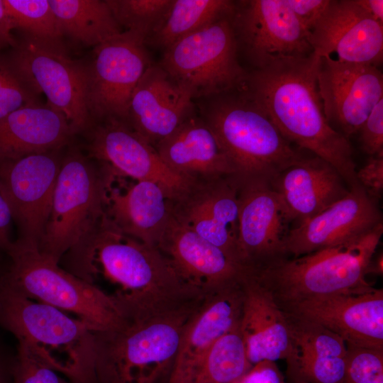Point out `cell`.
<instances>
[{"label": "cell", "instance_id": "obj_31", "mask_svg": "<svg viewBox=\"0 0 383 383\" xmlns=\"http://www.w3.org/2000/svg\"><path fill=\"white\" fill-rule=\"evenodd\" d=\"M234 5L229 0H173L164 21L145 44L165 50L178 40L230 16Z\"/></svg>", "mask_w": 383, "mask_h": 383}, {"label": "cell", "instance_id": "obj_5", "mask_svg": "<svg viewBox=\"0 0 383 383\" xmlns=\"http://www.w3.org/2000/svg\"><path fill=\"white\" fill-rule=\"evenodd\" d=\"M0 318L40 360L73 383H96L95 330L84 321L4 286Z\"/></svg>", "mask_w": 383, "mask_h": 383}, {"label": "cell", "instance_id": "obj_4", "mask_svg": "<svg viewBox=\"0 0 383 383\" xmlns=\"http://www.w3.org/2000/svg\"><path fill=\"white\" fill-rule=\"evenodd\" d=\"M202 299L95 331L96 383H167L185 326Z\"/></svg>", "mask_w": 383, "mask_h": 383}, {"label": "cell", "instance_id": "obj_15", "mask_svg": "<svg viewBox=\"0 0 383 383\" xmlns=\"http://www.w3.org/2000/svg\"><path fill=\"white\" fill-rule=\"evenodd\" d=\"M238 248L244 266L256 269L284 257L292 222L270 182L239 181Z\"/></svg>", "mask_w": 383, "mask_h": 383}, {"label": "cell", "instance_id": "obj_24", "mask_svg": "<svg viewBox=\"0 0 383 383\" xmlns=\"http://www.w3.org/2000/svg\"><path fill=\"white\" fill-rule=\"evenodd\" d=\"M243 304L240 329L249 362H287L292 353L286 315L270 291L249 270L241 282Z\"/></svg>", "mask_w": 383, "mask_h": 383}, {"label": "cell", "instance_id": "obj_45", "mask_svg": "<svg viewBox=\"0 0 383 383\" xmlns=\"http://www.w3.org/2000/svg\"><path fill=\"white\" fill-rule=\"evenodd\" d=\"M367 274H373L382 276L383 273V254L379 253L377 255L372 257L367 268Z\"/></svg>", "mask_w": 383, "mask_h": 383}, {"label": "cell", "instance_id": "obj_6", "mask_svg": "<svg viewBox=\"0 0 383 383\" xmlns=\"http://www.w3.org/2000/svg\"><path fill=\"white\" fill-rule=\"evenodd\" d=\"M382 233L380 223L348 241L292 259L282 257L252 272L279 306L365 290L372 287L366 280L367 272Z\"/></svg>", "mask_w": 383, "mask_h": 383}, {"label": "cell", "instance_id": "obj_14", "mask_svg": "<svg viewBox=\"0 0 383 383\" xmlns=\"http://www.w3.org/2000/svg\"><path fill=\"white\" fill-rule=\"evenodd\" d=\"M317 84L328 123L347 139L383 99L382 73L370 64L320 57Z\"/></svg>", "mask_w": 383, "mask_h": 383}, {"label": "cell", "instance_id": "obj_34", "mask_svg": "<svg viewBox=\"0 0 383 383\" xmlns=\"http://www.w3.org/2000/svg\"><path fill=\"white\" fill-rule=\"evenodd\" d=\"M173 0H106L120 27L142 36L145 41L160 27Z\"/></svg>", "mask_w": 383, "mask_h": 383}, {"label": "cell", "instance_id": "obj_43", "mask_svg": "<svg viewBox=\"0 0 383 383\" xmlns=\"http://www.w3.org/2000/svg\"><path fill=\"white\" fill-rule=\"evenodd\" d=\"M14 27L6 11L4 0H0V50L17 45L11 33Z\"/></svg>", "mask_w": 383, "mask_h": 383}, {"label": "cell", "instance_id": "obj_13", "mask_svg": "<svg viewBox=\"0 0 383 383\" xmlns=\"http://www.w3.org/2000/svg\"><path fill=\"white\" fill-rule=\"evenodd\" d=\"M238 191L234 175L190 179L170 199V211L177 222L244 266L238 248Z\"/></svg>", "mask_w": 383, "mask_h": 383}, {"label": "cell", "instance_id": "obj_22", "mask_svg": "<svg viewBox=\"0 0 383 383\" xmlns=\"http://www.w3.org/2000/svg\"><path fill=\"white\" fill-rule=\"evenodd\" d=\"M193 99L159 65L151 64L132 93L126 121L155 148L193 113Z\"/></svg>", "mask_w": 383, "mask_h": 383}, {"label": "cell", "instance_id": "obj_21", "mask_svg": "<svg viewBox=\"0 0 383 383\" xmlns=\"http://www.w3.org/2000/svg\"><path fill=\"white\" fill-rule=\"evenodd\" d=\"M382 223L377 200L360 184L318 214L290 229L285 253L293 257L352 240Z\"/></svg>", "mask_w": 383, "mask_h": 383}, {"label": "cell", "instance_id": "obj_16", "mask_svg": "<svg viewBox=\"0 0 383 383\" xmlns=\"http://www.w3.org/2000/svg\"><path fill=\"white\" fill-rule=\"evenodd\" d=\"M339 335L346 345L383 350V290L316 297L279 306Z\"/></svg>", "mask_w": 383, "mask_h": 383}, {"label": "cell", "instance_id": "obj_39", "mask_svg": "<svg viewBox=\"0 0 383 383\" xmlns=\"http://www.w3.org/2000/svg\"><path fill=\"white\" fill-rule=\"evenodd\" d=\"M356 178L370 196L379 199L383 189V155L370 156L367 162L356 171Z\"/></svg>", "mask_w": 383, "mask_h": 383}, {"label": "cell", "instance_id": "obj_32", "mask_svg": "<svg viewBox=\"0 0 383 383\" xmlns=\"http://www.w3.org/2000/svg\"><path fill=\"white\" fill-rule=\"evenodd\" d=\"M252 367L239 321L213 343L187 383H236Z\"/></svg>", "mask_w": 383, "mask_h": 383}, {"label": "cell", "instance_id": "obj_35", "mask_svg": "<svg viewBox=\"0 0 383 383\" xmlns=\"http://www.w3.org/2000/svg\"><path fill=\"white\" fill-rule=\"evenodd\" d=\"M40 104L38 95L21 78L8 57L0 55V119L21 108Z\"/></svg>", "mask_w": 383, "mask_h": 383}, {"label": "cell", "instance_id": "obj_30", "mask_svg": "<svg viewBox=\"0 0 383 383\" xmlns=\"http://www.w3.org/2000/svg\"><path fill=\"white\" fill-rule=\"evenodd\" d=\"M49 3L63 35L77 42L95 47L123 32L106 1L49 0Z\"/></svg>", "mask_w": 383, "mask_h": 383}, {"label": "cell", "instance_id": "obj_19", "mask_svg": "<svg viewBox=\"0 0 383 383\" xmlns=\"http://www.w3.org/2000/svg\"><path fill=\"white\" fill-rule=\"evenodd\" d=\"M91 157L108 165L117 175L135 181H151L174 198L189 180L162 162L153 146L123 120L106 118L93 131L89 145Z\"/></svg>", "mask_w": 383, "mask_h": 383}, {"label": "cell", "instance_id": "obj_18", "mask_svg": "<svg viewBox=\"0 0 383 383\" xmlns=\"http://www.w3.org/2000/svg\"><path fill=\"white\" fill-rule=\"evenodd\" d=\"M56 150L0 161V179L8 194L21 238L38 245L50 216L62 161Z\"/></svg>", "mask_w": 383, "mask_h": 383}, {"label": "cell", "instance_id": "obj_9", "mask_svg": "<svg viewBox=\"0 0 383 383\" xmlns=\"http://www.w3.org/2000/svg\"><path fill=\"white\" fill-rule=\"evenodd\" d=\"M231 16L163 50L159 65L194 99L238 90L245 82L248 72L239 62Z\"/></svg>", "mask_w": 383, "mask_h": 383}, {"label": "cell", "instance_id": "obj_11", "mask_svg": "<svg viewBox=\"0 0 383 383\" xmlns=\"http://www.w3.org/2000/svg\"><path fill=\"white\" fill-rule=\"evenodd\" d=\"M231 22L238 54L254 70L277 60L304 57L313 52L309 33L285 0L235 1Z\"/></svg>", "mask_w": 383, "mask_h": 383}, {"label": "cell", "instance_id": "obj_36", "mask_svg": "<svg viewBox=\"0 0 383 383\" xmlns=\"http://www.w3.org/2000/svg\"><path fill=\"white\" fill-rule=\"evenodd\" d=\"M346 345L343 383H383V350Z\"/></svg>", "mask_w": 383, "mask_h": 383}, {"label": "cell", "instance_id": "obj_7", "mask_svg": "<svg viewBox=\"0 0 383 383\" xmlns=\"http://www.w3.org/2000/svg\"><path fill=\"white\" fill-rule=\"evenodd\" d=\"M11 266L2 286L63 311L96 331L116 328L126 320L118 307L87 283L23 238L8 248Z\"/></svg>", "mask_w": 383, "mask_h": 383}, {"label": "cell", "instance_id": "obj_10", "mask_svg": "<svg viewBox=\"0 0 383 383\" xmlns=\"http://www.w3.org/2000/svg\"><path fill=\"white\" fill-rule=\"evenodd\" d=\"M7 57L29 88L65 117L73 133L87 126V66L72 60L62 45L25 35Z\"/></svg>", "mask_w": 383, "mask_h": 383}, {"label": "cell", "instance_id": "obj_37", "mask_svg": "<svg viewBox=\"0 0 383 383\" xmlns=\"http://www.w3.org/2000/svg\"><path fill=\"white\" fill-rule=\"evenodd\" d=\"M13 383H73L18 345L13 369Z\"/></svg>", "mask_w": 383, "mask_h": 383}, {"label": "cell", "instance_id": "obj_1", "mask_svg": "<svg viewBox=\"0 0 383 383\" xmlns=\"http://www.w3.org/2000/svg\"><path fill=\"white\" fill-rule=\"evenodd\" d=\"M66 270L109 299L126 321L160 314L204 297L155 246L118 231L105 216L62 257Z\"/></svg>", "mask_w": 383, "mask_h": 383}, {"label": "cell", "instance_id": "obj_33", "mask_svg": "<svg viewBox=\"0 0 383 383\" xmlns=\"http://www.w3.org/2000/svg\"><path fill=\"white\" fill-rule=\"evenodd\" d=\"M14 28L25 35L48 43L62 45L63 34L48 0H4Z\"/></svg>", "mask_w": 383, "mask_h": 383}, {"label": "cell", "instance_id": "obj_23", "mask_svg": "<svg viewBox=\"0 0 383 383\" xmlns=\"http://www.w3.org/2000/svg\"><path fill=\"white\" fill-rule=\"evenodd\" d=\"M241 282L206 296L184 329L167 383H187L213 343L240 321Z\"/></svg>", "mask_w": 383, "mask_h": 383}, {"label": "cell", "instance_id": "obj_25", "mask_svg": "<svg viewBox=\"0 0 383 383\" xmlns=\"http://www.w3.org/2000/svg\"><path fill=\"white\" fill-rule=\"evenodd\" d=\"M113 180L106 192V218L124 235L157 248L171 216L170 194L151 181H135L120 189Z\"/></svg>", "mask_w": 383, "mask_h": 383}, {"label": "cell", "instance_id": "obj_12", "mask_svg": "<svg viewBox=\"0 0 383 383\" xmlns=\"http://www.w3.org/2000/svg\"><path fill=\"white\" fill-rule=\"evenodd\" d=\"M145 39L125 30L94 47L87 67L91 116L126 121L132 93L151 65Z\"/></svg>", "mask_w": 383, "mask_h": 383}, {"label": "cell", "instance_id": "obj_3", "mask_svg": "<svg viewBox=\"0 0 383 383\" xmlns=\"http://www.w3.org/2000/svg\"><path fill=\"white\" fill-rule=\"evenodd\" d=\"M201 117L239 181L270 182L305 157L241 89L209 98Z\"/></svg>", "mask_w": 383, "mask_h": 383}, {"label": "cell", "instance_id": "obj_41", "mask_svg": "<svg viewBox=\"0 0 383 383\" xmlns=\"http://www.w3.org/2000/svg\"><path fill=\"white\" fill-rule=\"evenodd\" d=\"M236 383H284L276 362L262 361L254 365Z\"/></svg>", "mask_w": 383, "mask_h": 383}, {"label": "cell", "instance_id": "obj_42", "mask_svg": "<svg viewBox=\"0 0 383 383\" xmlns=\"http://www.w3.org/2000/svg\"><path fill=\"white\" fill-rule=\"evenodd\" d=\"M13 218L11 204L5 189L0 179V247L8 248L11 245L10 241V227Z\"/></svg>", "mask_w": 383, "mask_h": 383}, {"label": "cell", "instance_id": "obj_8", "mask_svg": "<svg viewBox=\"0 0 383 383\" xmlns=\"http://www.w3.org/2000/svg\"><path fill=\"white\" fill-rule=\"evenodd\" d=\"M114 176L108 165L99 162L96 167L77 152L62 160L50 216L38 245L42 253L60 262L97 226Z\"/></svg>", "mask_w": 383, "mask_h": 383}, {"label": "cell", "instance_id": "obj_29", "mask_svg": "<svg viewBox=\"0 0 383 383\" xmlns=\"http://www.w3.org/2000/svg\"><path fill=\"white\" fill-rule=\"evenodd\" d=\"M72 134L65 117L50 106L21 108L0 119V161L57 150Z\"/></svg>", "mask_w": 383, "mask_h": 383}, {"label": "cell", "instance_id": "obj_40", "mask_svg": "<svg viewBox=\"0 0 383 383\" xmlns=\"http://www.w3.org/2000/svg\"><path fill=\"white\" fill-rule=\"evenodd\" d=\"M285 1L309 35L330 0H285Z\"/></svg>", "mask_w": 383, "mask_h": 383}, {"label": "cell", "instance_id": "obj_17", "mask_svg": "<svg viewBox=\"0 0 383 383\" xmlns=\"http://www.w3.org/2000/svg\"><path fill=\"white\" fill-rule=\"evenodd\" d=\"M309 41L318 57L377 67L382 62L383 24L355 0H330Z\"/></svg>", "mask_w": 383, "mask_h": 383}, {"label": "cell", "instance_id": "obj_26", "mask_svg": "<svg viewBox=\"0 0 383 383\" xmlns=\"http://www.w3.org/2000/svg\"><path fill=\"white\" fill-rule=\"evenodd\" d=\"M345 183L335 167L314 155L287 167L270 184L280 195L292 221L300 223L344 197L349 192Z\"/></svg>", "mask_w": 383, "mask_h": 383}, {"label": "cell", "instance_id": "obj_46", "mask_svg": "<svg viewBox=\"0 0 383 383\" xmlns=\"http://www.w3.org/2000/svg\"><path fill=\"white\" fill-rule=\"evenodd\" d=\"M284 383H307V382H284Z\"/></svg>", "mask_w": 383, "mask_h": 383}, {"label": "cell", "instance_id": "obj_27", "mask_svg": "<svg viewBox=\"0 0 383 383\" xmlns=\"http://www.w3.org/2000/svg\"><path fill=\"white\" fill-rule=\"evenodd\" d=\"M284 312L292 341V356L287 362L292 382L343 383L345 342L317 323Z\"/></svg>", "mask_w": 383, "mask_h": 383}, {"label": "cell", "instance_id": "obj_20", "mask_svg": "<svg viewBox=\"0 0 383 383\" xmlns=\"http://www.w3.org/2000/svg\"><path fill=\"white\" fill-rule=\"evenodd\" d=\"M157 248L181 279L204 296L241 282L250 269L172 216Z\"/></svg>", "mask_w": 383, "mask_h": 383}, {"label": "cell", "instance_id": "obj_38", "mask_svg": "<svg viewBox=\"0 0 383 383\" xmlns=\"http://www.w3.org/2000/svg\"><path fill=\"white\" fill-rule=\"evenodd\" d=\"M359 132L365 152L370 156L383 155V99L373 108Z\"/></svg>", "mask_w": 383, "mask_h": 383}, {"label": "cell", "instance_id": "obj_2", "mask_svg": "<svg viewBox=\"0 0 383 383\" xmlns=\"http://www.w3.org/2000/svg\"><path fill=\"white\" fill-rule=\"evenodd\" d=\"M319 61L313 52L274 60L248 72L241 89L287 140L331 164L350 188L360 184L352 148L324 115L317 84Z\"/></svg>", "mask_w": 383, "mask_h": 383}, {"label": "cell", "instance_id": "obj_28", "mask_svg": "<svg viewBox=\"0 0 383 383\" xmlns=\"http://www.w3.org/2000/svg\"><path fill=\"white\" fill-rule=\"evenodd\" d=\"M155 149L165 165L185 179L233 175L214 134L201 116L190 115Z\"/></svg>", "mask_w": 383, "mask_h": 383}, {"label": "cell", "instance_id": "obj_47", "mask_svg": "<svg viewBox=\"0 0 383 383\" xmlns=\"http://www.w3.org/2000/svg\"><path fill=\"white\" fill-rule=\"evenodd\" d=\"M0 383H4L1 372H0Z\"/></svg>", "mask_w": 383, "mask_h": 383}, {"label": "cell", "instance_id": "obj_44", "mask_svg": "<svg viewBox=\"0 0 383 383\" xmlns=\"http://www.w3.org/2000/svg\"><path fill=\"white\" fill-rule=\"evenodd\" d=\"M355 1L373 18L383 24L382 0H355Z\"/></svg>", "mask_w": 383, "mask_h": 383}]
</instances>
